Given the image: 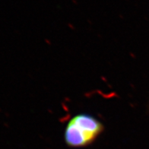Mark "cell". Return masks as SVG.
I'll return each mask as SVG.
<instances>
[{
	"instance_id": "obj_1",
	"label": "cell",
	"mask_w": 149,
	"mask_h": 149,
	"mask_svg": "<svg viewBox=\"0 0 149 149\" xmlns=\"http://www.w3.org/2000/svg\"><path fill=\"white\" fill-rule=\"evenodd\" d=\"M104 130V124L96 117L84 113H78L67 123L64 140L70 148H84L92 145Z\"/></svg>"
}]
</instances>
